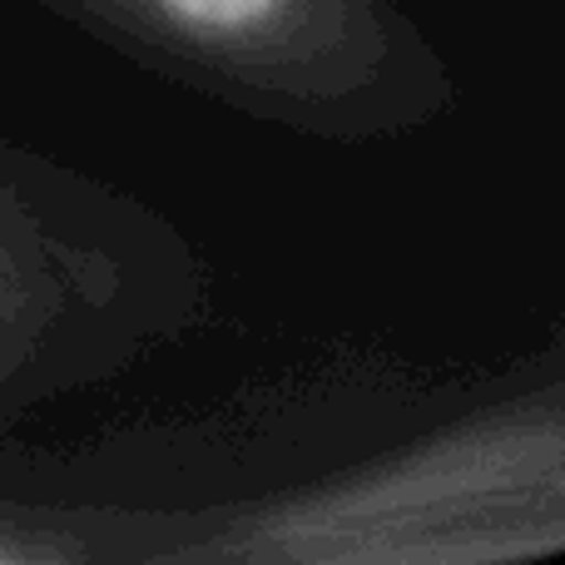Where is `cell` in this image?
<instances>
[{"instance_id": "cell-1", "label": "cell", "mask_w": 565, "mask_h": 565, "mask_svg": "<svg viewBox=\"0 0 565 565\" xmlns=\"http://www.w3.org/2000/svg\"><path fill=\"white\" fill-rule=\"evenodd\" d=\"M135 65L254 125L382 145L441 125L461 85L402 0H50Z\"/></svg>"}, {"instance_id": "cell-2", "label": "cell", "mask_w": 565, "mask_h": 565, "mask_svg": "<svg viewBox=\"0 0 565 565\" xmlns=\"http://www.w3.org/2000/svg\"><path fill=\"white\" fill-rule=\"evenodd\" d=\"M565 551V397L467 417L342 487L228 511L189 561H526Z\"/></svg>"}]
</instances>
